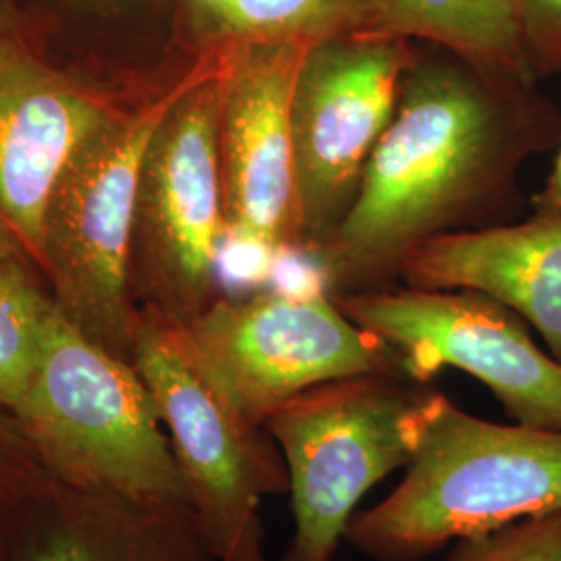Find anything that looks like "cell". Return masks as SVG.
<instances>
[{
  "label": "cell",
  "mask_w": 561,
  "mask_h": 561,
  "mask_svg": "<svg viewBox=\"0 0 561 561\" xmlns=\"http://www.w3.org/2000/svg\"><path fill=\"white\" fill-rule=\"evenodd\" d=\"M53 300L0 256V414L11 416L32 382Z\"/></svg>",
  "instance_id": "e0dca14e"
},
{
  "label": "cell",
  "mask_w": 561,
  "mask_h": 561,
  "mask_svg": "<svg viewBox=\"0 0 561 561\" xmlns=\"http://www.w3.org/2000/svg\"><path fill=\"white\" fill-rule=\"evenodd\" d=\"M556 512L561 431L479 419L437 391L403 479L352 518L345 542L370 560L419 561Z\"/></svg>",
  "instance_id": "7a4b0ae2"
},
{
  "label": "cell",
  "mask_w": 561,
  "mask_h": 561,
  "mask_svg": "<svg viewBox=\"0 0 561 561\" xmlns=\"http://www.w3.org/2000/svg\"><path fill=\"white\" fill-rule=\"evenodd\" d=\"M46 482L48 477L15 421L0 414V522L34 500Z\"/></svg>",
  "instance_id": "d6986e66"
},
{
  "label": "cell",
  "mask_w": 561,
  "mask_h": 561,
  "mask_svg": "<svg viewBox=\"0 0 561 561\" xmlns=\"http://www.w3.org/2000/svg\"><path fill=\"white\" fill-rule=\"evenodd\" d=\"M202 50L229 44L319 42L370 30L379 0H181Z\"/></svg>",
  "instance_id": "2e32d148"
},
{
  "label": "cell",
  "mask_w": 561,
  "mask_h": 561,
  "mask_svg": "<svg viewBox=\"0 0 561 561\" xmlns=\"http://www.w3.org/2000/svg\"><path fill=\"white\" fill-rule=\"evenodd\" d=\"M221 76L227 227L262 252L306 250L291 104L306 44H229Z\"/></svg>",
  "instance_id": "8fae6325"
},
{
  "label": "cell",
  "mask_w": 561,
  "mask_h": 561,
  "mask_svg": "<svg viewBox=\"0 0 561 561\" xmlns=\"http://www.w3.org/2000/svg\"><path fill=\"white\" fill-rule=\"evenodd\" d=\"M181 329L222 398L261 426L322 382L401 373L398 354L324 294L219 298Z\"/></svg>",
  "instance_id": "52a82bcc"
},
{
  "label": "cell",
  "mask_w": 561,
  "mask_h": 561,
  "mask_svg": "<svg viewBox=\"0 0 561 561\" xmlns=\"http://www.w3.org/2000/svg\"><path fill=\"white\" fill-rule=\"evenodd\" d=\"M131 362L159 408L187 505L217 561H268L262 502L287 495L279 445L208 379L180 322L140 312Z\"/></svg>",
  "instance_id": "8992f818"
},
{
  "label": "cell",
  "mask_w": 561,
  "mask_h": 561,
  "mask_svg": "<svg viewBox=\"0 0 561 561\" xmlns=\"http://www.w3.org/2000/svg\"><path fill=\"white\" fill-rule=\"evenodd\" d=\"M443 561H561V512L451 542Z\"/></svg>",
  "instance_id": "ac0fdd59"
},
{
  "label": "cell",
  "mask_w": 561,
  "mask_h": 561,
  "mask_svg": "<svg viewBox=\"0 0 561 561\" xmlns=\"http://www.w3.org/2000/svg\"><path fill=\"white\" fill-rule=\"evenodd\" d=\"M333 300L398 354L405 377L428 382L456 368L482 382L514 422L561 431V362L507 306L479 291L410 285Z\"/></svg>",
  "instance_id": "ba28073f"
},
{
  "label": "cell",
  "mask_w": 561,
  "mask_h": 561,
  "mask_svg": "<svg viewBox=\"0 0 561 561\" xmlns=\"http://www.w3.org/2000/svg\"><path fill=\"white\" fill-rule=\"evenodd\" d=\"M435 393L401 373L356 375L312 387L268 419L294 514L280 561L337 560L362 500L412 460Z\"/></svg>",
  "instance_id": "5b68a950"
},
{
  "label": "cell",
  "mask_w": 561,
  "mask_h": 561,
  "mask_svg": "<svg viewBox=\"0 0 561 561\" xmlns=\"http://www.w3.org/2000/svg\"><path fill=\"white\" fill-rule=\"evenodd\" d=\"M50 481L146 503H187L169 435L138 368L57 301L13 414Z\"/></svg>",
  "instance_id": "3957f363"
},
{
  "label": "cell",
  "mask_w": 561,
  "mask_h": 561,
  "mask_svg": "<svg viewBox=\"0 0 561 561\" xmlns=\"http://www.w3.org/2000/svg\"><path fill=\"white\" fill-rule=\"evenodd\" d=\"M537 81L561 76V0H512Z\"/></svg>",
  "instance_id": "ffe728a7"
},
{
  "label": "cell",
  "mask_w": 561,
  "mask_h": 561,
  "mask_svg": "<svg viewBox=\"0 0 561 561\" xmlns=\"http://www.w3.org/2000/svg\"><path fill=\"white\" fill-rule=\"evenodd\" d=\"M215 59V48L202 50L178 80L104 125L62 173L46 215L42 266L57 287L55 301L123 358L131 356L140 321L129 294V256L144 167L162 121Z\"/></svg>",
  "instance_id": "277c9868"
},
{
  "label": "cell",
  "mask_w": 561,
  "mask_h": 561,
  "mask_svg": "<svg viewBox=\"0 0 561 561\" xmlns=\"http://www.w3.org/2000/svg\"><path fill=\"white\" fill-rule=\"evenodd\" d=\"M115 117L80 83L18 48H0V222L41 264L62 173Z\"/></svg>",
  "instance_id": "7c38bea8"
},
{
  "label": "cell",
  "mask_w": 561,
  "mask_h": 561,
  "mask_svg": "<svg viewBox=\"0 0 561 561\" xmlns=\"http://www.w3.org/2000/svg\"><path fill=\"white\" fill-rule=\"evenodd\" d=\"M370 30L435 44L491 78L537 83L512 0H379Z\"/></svg>",
  "instance_id": "9a60e30c"
},
{
  "label": "cell",
  "mask_w": 561,
  "mask_h": 561,
  "mask_svg": "<svg viewBox=\"0 0 561 561\" xmlns=\"http://www.w3.org/2000/svg\"><path fill=\"white\" fill-rule=\"evenodd\" d=\"M403 285L489 296L535 329L561 362V215L486 225L416 245L400 266Z\"/></svg>",
  "instance_id": "5bb4252c"
},
{
  "label": "cell",
  "mask_w": 561,
  "mask_h": 561,
  "mask_svg": "<svg viewBox=\"0 0 561 561\" xmlns=\"http://www.w3.org/2000/svg\"><path fill=\"white\" fill-rule=\"evenodd\" d=\"M0 561H9L7 560V551H4V545H2V537H0Z\"/></svg>",
  "instance_id": "7402d4cb"
},
{
  "label": "cell",
  "mask_w": 561,
  "mask_h": 561,
  "mask_svg": "<svg viewBox=\"0 0 561 561\" xmlns=\"http://www.w3.org/2000/svg\"><path fill=\"white\" fill-rule=\"evenodd\" d=\"M162 121L144 167L138 225L150 254L154 308L190 324L219 300L227 227L219 119L225 48Z\"/></svg>",
  "instance_id": "30bf717a"
},
{
  "label": "cell",
  "mask_w": 561,
  "mask_h": 561,
  "mask_svg": "<svg viewBox=\"0 0 561 561\" xmlns=\"http://www.w3.org/2000/svg\"><path fill=\"white\" fill-rule=\"evenodd\" d=\"M416 59L412 42L373 30L308 48L291 104L306 252L352 206Z\"/></svg>",
  "instance_id": "9c48e42d"
},
{
  "label": "cell",
  "mask_w": 561,
  "mask_h": 561,
  "mask_svg": "<svg viewBox=\"0 0 561 561\" xmlns=\"http://www.w3.org/2000/svg\"><path fill=\"white\" fill-rule=\"evenodd\" d=\"M533 204H535V210L542 215H561V136L551 173L545 181L541 192L535 196Z\"/></svg>",
  "instance_id": "44dd1931"
},
{
  "label": "cell",
  "mask_w": 561,
  "mask_h": 561,
  "mask_svg": "<svg viewBox=\"0 0 561 561\" xmlns=\"http://www.w3.org/2000/svg\"><path fill=\"white\" fill-rule=\"evenodd\" d=\"M9 561H217L187 503H146L46 482L0 522Z\"/></svg>",
  "instance_id": "4fadbf2b"
},
{
  "label": "cell",
  "mask_w": 561,
  "mask_h": 561,
  "mask_svg": "<svg viewBox=\"0 0 561 561\" xmlns=\"http://www.w3.org/2000/svg\"><path fill=\"white\" fill-rule=\"evenodd\" d=\"M560 136V111L537 83L419 53L356 198L308 250L331 296L389 287L416 245L484 227L514 201L524 162Z\"/></svg>",
  "instance_id": "6da1fadb"
}]
</instances>
